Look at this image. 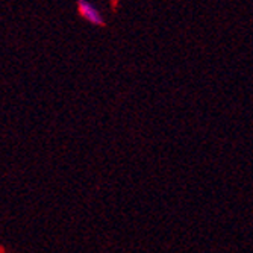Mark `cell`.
<instances>
[{
  "label": "cell",
  "mask_w": 253,
  "mask_h": 253,
  "mask_svg": "<svg viewBox=\"0 0 253 253\" xmlns=\"http://www.w3.org/2000/svg\"><path fill=\"white\" fill-rule=\"evenodd\" d=\"M78 11H79V15L85 18L88 23H91V25L105 26V20L94 3L86 2V0H81V2H78Z\"/></svg>",
  "instance_id": "cell-1"
}]
</instances>
